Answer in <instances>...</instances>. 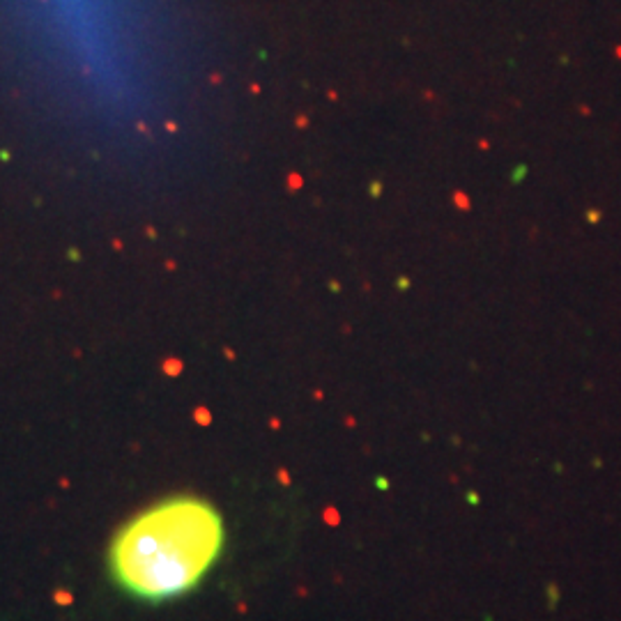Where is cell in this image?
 Listing matches in <instances>:
<instances>
[{
	"mask_svg": "<svg viewBox=\"0 0 621 621\" xmlns=\"http://www.w3.org/2000/svg\"><path fill=\"white\" fill-rule=\"evenodd\" d=\"M226 529L203 497L173 495L122 525L108 548L120 589L143 600H168L193 589L219 559Z\"/></svg>",
	"mask_w": 621,
	"mask_h": 621,
	"instance_id": "1",
	"label": "cell"
}]
</instances>
